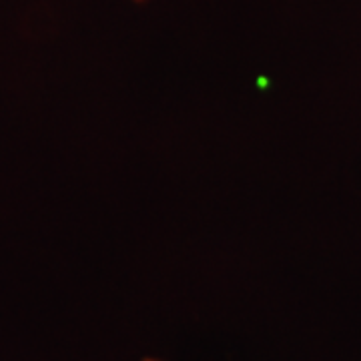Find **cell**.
I'll return each mask as SVG.
<instances>
[{
	"mask_svg": "<svg viewBox=\"0 0 361 361\" xmlns=\"http://www.w3.org/2000/svg\"><path fill=\"white\" fill-rule=\"evenodd\" d=\"M142 361H163V360H159V357H145Z\"/></svg>",
	"mask_w": 361,
	"mask_h": 361,
	"instance_id": "cell-1",
	"label": "cell"
}]
</instances>
